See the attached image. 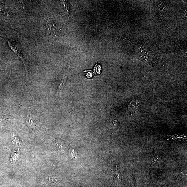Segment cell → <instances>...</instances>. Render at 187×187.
Masks as SVG:
<instances>
[{"label": "cell", "mask_w": 187, "mask_h": 187, "mask_svg": "<svg viewBox=\"0 0 187 187\" xmlns=\"http://www.w3.org/2000/svg\"><path fill=\"white\" fill-rule=\"evenodd\" d=\"M57 178L54 176L49 177L48 181V184L52 187H57L56 185V179Z\"/></svg>", "instance_id": "5"}, {"label": "cell", "mask_w": 187, "mask_h": 187, "mask_svg": "<svg viewBox=\"0 0 187 187\" xmlns=\"http://www.w3.org/2000/svg\"><path fill=\"white\" fill-rule=\"evenodd\" d=\"M26 168H20V170L21 171H22V172L24 173L26 175V173H25V172H26Z\"/></svg>", "instance_id": "8"}, {"label": "cell", "mask_w": 187, "mask_h": 187, "mask_svg": "<svg viewBox=\"0 0 187 187\" xmlns=\"http://www.w3.org/2000/svg\"><path fill=\"white\" fill-rule=\"evenodd\" d=\"M7 42L8 44L12 50L15 54L19 57L24 64L26 72H28L27 64L26 62L25 58L24 56L23 51L22 47L20 44L17 42L12 41L11 39H5Z\"/></svg>", "instance_id": "1"}, {"label": "cell", "mask_w": 187, "mask_h": 187, "mask_svg": "<svg viewBox=\"0 0 187 187\" xmlns=\"http://www.w3.org/2000/svg\"><path fill=\"white\" fill-rule=\"evenodd\" d=\"M46 27L50 34L55 35L58 32L59 30L56 23L51 20H48L46 22Z\"/></svg>", "instance_id": "2"}, {"label": "cell", "mask_w": 187, "mask_h": 187, "mask_svg": "<svg viewBox=\"0 0 187 187\" xmlns=\"http://www.w3.org/2000/svg\"><path fill=\"white\" fill-rule=\"evenodd\" d=\"M66 79V76H64L62 77L61 80H60V85L58 88V92L59 93H61L63 89L64 88L65 82Z\"/></svg>", "instance_id": "6"}, {"label": "cell", "mask_w": 187, "mask_h": 187, "mask_svg": "<svg viewBox=\"0 0 187 187\" xmlns=\"http://www.w3.org/2000/svg\"><path fill=\"white\" fill-rule=\"evenodd\" d=\"M116 173L117 174L115 177V180L117 186L119 184V182L120 181V174L119 172V170L118 169L117 166L116 168Z\"/></svg>", "instance_id": "7"}, {"label": "cell", "mask_w": 187, "mask_h": 187, "mask_svg": "<svg viewBox=\"0 0 187 187\" xmlns=\"http://www.w3.org/2000/svg\"><path fill=\"white\" fill-rule=\"evenodd\" d=\"M7 8L3 4H0V17H7Z\"/></svg>", "instance_id": "4"}, {"label": "cell", "mask_w": 187, "mask_h": 187, "mask_svg": "<svg viewBox=\"0 0 187 187\" xmlns=\"http://www.w3.org/2000/svg\"><path fill=\"white\" fill-rule=\"evenodd\" d=\"M140 105V102L139 100H133L129 105V109L133 113H135L138 111Z\"/></svg>", "instance_id": "3"}]
</instances>
